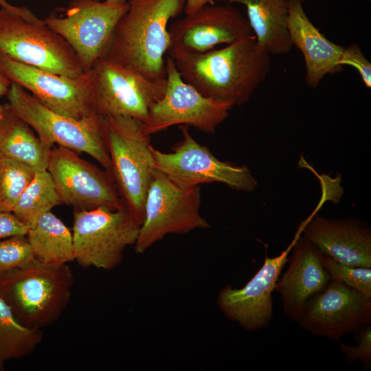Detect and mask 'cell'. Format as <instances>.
<instances>
[{"label": "cell", "instance_id": "4316f807", "mask_svg": "<svg viewBox=\"0 0 371 371\" xmlns=\"http://www.w3.org/2000/svg\"><path fill=\"white\" fill-rule=\"evenodd\" d=\"M322 265L330 281H337L371 298V269L339 262L321 253Z\"/></svg>", "mask_w": 371, "mask_h": 371}, {"label": "cell", "instance_id": "44dd1931", "mask_svg": "<svg viewBox=\"0 0 371 371\" xmlns=\"http://www.w3.org/2000/svg\"><path fill=\"white\" fill-rule=\"evenodd\" d=\"M51 148L8 102L0 104V157L47 170Z\"/></svg>", "mask_w": 371, "mask_h": 371}, {"label": "cell", "instance_id": "ffe728a7", "mask_svg": "<svg viewBox=\"0 0 371 371\" xmlns=\"http://www.w3.org/2000/svg\"><path fill=\"white\" fill-rule=\"evenodd\" d=\"M287 27L293 45L302 52L308 86L315 88L328 74L340 72L339 64L344 46L329 41L311 23L300 0H287Z\"/></svg>", "mask_w": 371, "mask_h": 371}, {"label": "cell", "instance_id": "e0dca14e", "mask_svg": "<svg viewBox=\"0 0 371 371\" xmlns=\"http://www.w3.org/2000/svg\"><path fill=\"white\" fill-rule=\"evenodd\" d=\"M294 242L295 238L280 255L266 256L261 268L243 287L227 286L218 292L217 304L227 319L247 330L269 324L273 316L272 293Z\"/></svg>", "mask_w": 371, "mask_h": 371}, {"label": "cell", "instance_id": "8992f818", "mask_svg": "<svg viewBox=\"0 0 371 371\" xmlns=\"http://www.w3.org/2000/svg\"><path fill=\"white\" fill-rule=\"evenodd\" d=\"M6 97L8 103L45 144L50 148L57 145L79 154L87 153L110 172L111 159L105 144L102 116L93 113L75 119L57 113L12 82Z\"/></svg>", "mask_w": 371, "mask_h": 371}, {"label": "cell", "instance_id": "8fae6325", "mask_svg": "<svg viewBox=\"0 0 371 371\" xmlns=\"http://www.w3.org/2000/svg\"><path fill=\"white\" fill-rule=\"evenodd\" d=\"M128 3L113 5L105 1L72 0L64 14L52 12L46 25L62 36L88 71L110 47L115 29Z\"/></svg>", "mask_w": 371, "mask_h": 371}, {"label": "cell", "instance_id": "52a82bcc", "mask_svg": "<svg viewBox=\"0 0 371 371\" xmlns=\"http://www.w3.org/2000/svg\"><path fill=\"white\" fill-rule=\"evenodd\" d=\"M141 223L126 207L74 210V260L83 267L111 270L122 262L125 249L134 245Z\"/></svg>", "mask_w": 371, "mask_h": 371}, {"label": "cell", "instance_id": "d6a6232c", "mask_svg": "<svg viewBox=\"0 0 371 371\" xmlns=\"http://www.w3.org/2000/svg\"><path fill=\"white\" fill-rule=\"evenodd\" d=\"M11 85V81L0 71V97L6 96Z\"/></svg>", "mask_w": 371, "mask_h": 371}, {"label": "cell", "instance_id": "603a6c76", "mask_svg": "<svg viewBox=\"0 0 371 371\" xmlns=\"http://www.w3.org/2000/svg\"><path fill=\"white\" fill-rule=\"evenodd\" d=\"M26 237L35 259L41 262L61 266L74 260L72 232L51 211L37 218Z\"/></svg>", "mask_w": 371, "mask_h": 371}, {"label": "cell", "instance_id": "e575fe53", "mask_svg": "<svg viewBox=\"0 0 371 371\" xmlns=\"http://www.w3.org/2000/svg\"><path fill=\"white\" fill-rule=\"evenodd\" d=\"M128 0H105L109 4L113 5H122L128 3Z\"/></svg>", "mask_w": 371, "mask_h": 371}, {"label": "cell", "instance_id": "484cf974", "mask_svg": "<svg viewBox=\"0 0 371 371\" xmlns=\"http://www.w3.org/2000/svg\"><path fill=\"white\" fill-rule=\"evenodd\" d=\"M36 171L21 162L0 157V212H12Z\"/></svg>", "mask_w": 371, "mask_h": 371}, {"label": "cell", "instance_id": "83f0119b", "mask_svg": "<svg viewBox=\"0 0 371 371\" xmlns=\"http://www.w3.org/2000/svg\"><path fill=\"white\" fill-rule=\"evenodd\" d=\"M34 260L26 235L0 240V273L25 266Z\"/></svg>", "mask_w": 371, "mask_h": 371}, {"label": "cell", "instance_id": "d4e9b609", "mask_svg": "<svg viewBox=\"0 0 371 371\" xmlns=\"http://www.w3.org/2000/svg\"><path fill=\"white\" fill-rule=\"evenodd\" d=\"M60 204L49 172L47 170H36L12 212L30 228L41 215Z\"/></svg>", "mask_w": 371, "mask_h": 371}, {"label": "cell", "instance_id": "f1b7e54d", "mask_svg": "<svg viewBox=\"0 0 371 371\" xmlns=\"http://www.w3.org/2000/svg\"><path fill=\"white\" fill-rule=\"evenodd\" d=\"M340 65L351 66L357 69L366 87H371V64L365 57L359 45L352 43L341 54Z\"/></svg>", "mask_w": 371, "mask_h": 371}, {"label": "cell", "instance_id": "4dcf8cb0", "mask_svg": "<svg viewBox=\"0 0 371 371\" xmlns=\"http://www.w3.org/2000/svg\"><path fill=\"white\" fill-rule=\"evenodd\" d=\"M29 227L23 223L12 212H0V240L26 235Z\"/></svg>", "mask_w": 371, "mask_h": 371}, {"label": "cell", "instance_id": "2e32d148", "mask_svg": "<svg viewBox=\"0 0 371 371\" xmlns=\"http://www.w3.org/2000/svg\"><path fill=\"white\" fill-rule=\"evenodd\" d=\"M168 55L203 53L253 35L249 23L231 4L205 5L175 20L168 27Z\"/></svg>", "mask_w": 371, "mask_h": 371}, {"label": "cell", "instance_id": "3957f363", "mask_svg": "<svg viewBox=\"0 0 371 371\" xmlns=\"http://www.w3.org/2000/svg\"><path fill=\"white\" fill-rule=\"evenodd\" d=\"M74 276L68 264L34 260L0 273V298L24 326L42 329L56 323L67 306Z\"/></svg>", "mask_w": 371, "mask_h": 371}, {"label": "cell", "instance_id": "7402d4cb", "mask_svg": "<svg viewBox=\"0 0 371 371\" xmlns=\"http://www.w3.org/2000/svg\"><path fill=\"white\" fill-rule=\"evenodd\" d=\"M245 6L247 21L258 43L271 55L287 54L293 47L287 27V0H227Z\"/></svg>", "mask_w": 371, "mask_h": 371}, {"label": "cell", "instance_id": "4fadbf2b", "mask_svg": "<svg viewBox=\"0 0 371 371\" xmlns=\"http://www.w3.org/2000/svg\"><path fill=\"white\" fill-rule=\"evenodd\" d=\"M47 170L62 204L74 210L124 207L111 172L58 146L51 148Z\"/></svg>", "mask_w": 371, "mask_h": 371}, {"label": "cell", "instance_id": "1f68e13d", "mask_svg": "<svg viewBox=\"0 0 371 371\" xmlns=\"http://www.w3.org/2000/svg\"><path fill=\"white\" fill-rule=\"evenodd\" d=\"M218 1L220 0H186L184 12L186 14H190L205 5L214 4Z\"/></svg>", "mask_w": 371, "mask_h": 371}, {"label": "cell", "instance_id": "5b68a950", "mask_svg": "<svg viewBox=\"0 0 371 371\" xmlns=\"http://www.w3.org/2000/svg\"><path fill=\"white\" fill-rule=\"evenodd\" d=\"M0 53L60 75L86 72L69 43L25 7L0 8Z\"/></svg>", "mask_w": 371, "mask_h": 371}, {"label": "cell", "instance_id": "9a60e30c", "mask_svg": "<svg viewBox=\"0 0 371 371\" xmlns=\"http://www.w3.org/2000/svg\"><path fill=\"white\" fill-rule=\"evenodd\" d=\"M304 330L316 337L339 341L371 324V298L342 282L330 281L307 301L298 321Z\"/></svg>", "mask_w": 371, "mask_h": 371}, {"label": "cell", "instance_id": "30bf717a", "mask_svg": "<svg viewBox=\"0 0 371 371\" xmlns=\"http://www.w3.org/2000/svg\"><path fill=\"white\" fill-rule=\"evenodd\" d=\"M88 72L93 109L100 116H128L144 122L166 87V79L150 80L106 57Z\"/></svg>", "mask_w": 371, "mask_h": 371}, {"label": "cell", "instance_id": "d6986e66", "mask_svg": "<svg viewBox=\"0 0 371 371\" xmlns=\"http://www.w3.org/2000/svg\"><path fill=\"white\" fill-rule=\"evenodd\" d=\"M301 232L321 253L336 261L371 267V232L362 222L315 214L303 225Z\"/></svg>", "mask_w": 371, "mask_h": 371}, {"label": "cell", "instance_id": "ba28073f", "mask_svg": "<svg viewBox=\"0 0 371 371\" xmlns=\"http://www.w3.org/2000/svg\"><path fill=\"white\" fill-rule=\"evenodd\" d=\"M200 186L183 189L155 168L148 188L135 251L142 254L168 234L210 227L201 215Z\"/></svg>", "mask_w": 371, "mask_h": 371}, {"label": "cell", "instance_id": "836d02e7", "mask_svg": "<svg viewBox=\"0 0 371 371\" xmlns=\"http://www.w3.org/2000/svg\"><path fill=\"white\" fill-rule=\"evenodd\" d=\"M0 7L10 10H17L19 7L11 5L7 0H0Z\"/></svg>", "mask_w": 371, "mask_h": 371}, {"label": "cell", "instance_id": "ac0fdd59", "mask_svg": "<svg viewBox=\"0 0 371 371\" xmlns=\"http://www.w3.org/2000/svg\"><path fill=\"white\" fill-rule=\"evenodd\" d=\"M300 234L295 237L289 267L278 278L274 288L280 295L285 314L294 322L300 320L309 298L330 282L322 263L321 252Z\"/></svg>", "mask_w": 371, "mask_h": 371}, {"label": "cell", "instance_id": "7a4b0ae2", "mask_svg": "<svg viewBox=\"0 0 371 371\" xmlns=\"http://www.w3.org/2000/svg\"><path fill=\"white\" fill-rule=\"evenodd\" d=\"M186 0H128L106 57L153 81L166 79L164 54L170 46L168 23L184 10Z\"/></svg>", "mask_w": 371, "mask_h": 371}, {"label": "cell", "instance_id": "d590c367", "mask_svg": "<svg viewBox=\"0 0 371 371\" xmlns=\"http://www.w3.org/2000/svg\"><path fill=\"white\" fill-rule=\"evenodd\" d=\"M5 361L0 359V371H3L5 370Z\"/></svg>", "mask_w": 371, "mask_h": 371}, {"label": "cell", "instance_id": "f546056e", "mask_svg": "<svg viewBox=\"0 0 371 371\" xmlns=\"http://www.w3.org/2000/svg\"><path fill=\"white\" fill-rule=\"evenodd\" d=\"M358 345L350 346L339 342L341 352L348 361H360L368 367L371 364V327L370 325L360 330Z\"/></svg>", "mask_w": 371, "mask_h": 371}, {"label": "cell", "instance_id": "7c38bea8", "mask_svg": "<svg viewBox=\"0 0 371 371\" xmlns=\"http://www.w3.org/2000/svg\"><path fill=\"white\" fill-rule=\"evenodd\" d=\"M166 64V89L143 122L145 133L150 136L172 126L183 125L214 133L217 126L227 117L234 105L206 97L184 81L169 56Z\"/></svg>", "mask_w": 371, "mask_h": 371}, {"label": "cell", "instance_id": "9c48e42d", "mask_svg": "<svg viewBox=\"0 0 371 371\" xmlns=\"http://www.w3.org/2000/svg\"><path fill=\"white\" fill-rule=\"evenodd\" d=\"M183 138L171 153H166L151 146L155 168L183 189L203 183H222L240 191L252 192L257 181L245 166L217 159L205 146L190 135L188 126H180Z\"/></svg>", "mask_w": 371, "mask_h": 371}, {"label": "cell", "instance_id": "6da1fadb", "mask_svg": "<svg viewBox=\"0 0 371 371\" xmlns=\"http://www.w3.org/2000/svg\"><path fill=\"white\" fill-rule=\"evenodd\" d=\"M270 56L253 34L223 48L169 56L183 80L201 94L238 106L247 102L266 80Z\"/></svg>", "mask_w": 371, "mask_h": 371}, {"label": "cell", "instance_id": "cb8c5ba5", "mask_svg": "<svg viewBox=\"0 0 371 371\" xmlns=\"http://www.w3.org/2000/svg\"><path fill=\"white\" fill-rule=\"evenodd\" d=\"M41 329L23 325L0 298V359H19L32 354L42 342Z\"/></svg>", "mask_w": 371, "mask_h": 371}, {"label": "cell", "instance_id": "277c9868", "mask_svg": "<svg viewBox=\"0 0 371 371\" xmlns=\"http://www.w3.org/2000/svg\"><path fill=\"white\" fill-rule=\"evenodd\" d=\"M110 172L124 205L142 221L155 170L150 135L143 122L128 116H102Z\"/></svg>", "mask_w": 371, "mask_h": 371}, {"label": "cell", "instance_id": "5bb4252c", "mask_svg": "<svg viewBox=\"0 0 371 371\" xmlns=\"http://www.w3.org/2000/svg\"><path fill=\"white\" fill-rule=\"evenodd\" d=\"M0 71L49 109L81 119L95 113L91 97L89 72L70 77L14 60L0 53Z\"/></svg>", "mask_w": 371, "mask_h": 371}]
</instances>
